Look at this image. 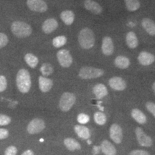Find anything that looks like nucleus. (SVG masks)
Masks as SVG:
<instances>
[{"label": "nucleus", "mask_w": 155, "mask_h": 155, "mask_svg": "<svg viewBox=\"0 0 155 155\" xmlns=\"http://www.w3.org/2000/svg\"><path fill=\"white\" fill-rule=\"evenodd\" d=\"M84 7L87 10L95 15H100L103 11L101 6L94 0H85Z\"/></svg>", "instance_id": "4468645a"}, {"label": "nucleus", "mask_w": 155, "mask_h": 155, "mask_svg": "<svg viewBox=\"0 0 155 155\" xmlns=\"http://www.w3.org/2000/svg\"><path fill=\"white\" fill-rule=\"evenodd\" d=\"M108 85L114 91H122L127 88V83L121 77H112L108 81Z\"/></svg>", "instance_id": "9b49d317"}, {"label": "nucleus", "mask_w": 155, "mask_h": 155, "mask_svg": "<svg viewBox=\"0 0 155 155\" xmlns=\"http://www.w3.org/2000/svg\"><path fill=\"white\" fill-rule=\"evenodd\" d=\"M135 134L139 144L144 147H150L152 146L153 141L150 136L145 134L141 127H137L135 129Z\"/></svg>", "instance_id": "423d86ee"}, {"label": "nucleus", "mask_w": 155, "mask_h": 155, "mask_svg": "<svg viewBox=\"0 0 155 155\" xmlns=\"http://www.w3.org/2000/svg\"><path fill=\"white\" fill-rule=\"evenodd\" d=\"M9 137V131L6 129L0 128V139H5Z\"/></svg>", "instance_id": "4c0bfd02"}, {"label": "nucleus", "mask_w": 155, "mask_h": 155, "mask_svg": "<svg viewBox=\"0 0 155 155\" xmlns=\"http://www.w3.org/2000/svg\"><path fill=\"white\" fill-rule=\"evenodd\" d=\"M11 118L5 114H0V126H7L11 123Z\"/></svg>", "instance_id": "2f4dec72"}, {"label": "nucleus", "mask_w": 155, "mask_h": 155, "mask_svg": "<svg viewBox=\"0 0 155 155\" xmlns=\"http://www.w3.org/2000/svg\"><path fill=\"white\" fill-rule=\"evenodd\" d=\"M101 147L99 146H94L93 148L92 154L94 155H98L100 153Z\"/></svg>", "instance_id": "58836bf2"}, {"label": "nucleus", "mask_w": 155, "mask_h": 155, "mask_svg": "<svg viewBox=\"0 0 155 155\" xmlns=\"http://www.w3.org/2000/svg\"><path fill=\"white\" fill-rule=\"evenodd\" d=\"M17 149L15 146H9L6 149L5 155H17Z\"/></svg>", "instance_id": "c9c22d12"}, {"label": "nucleus", "mask_w": 155, "mask_h": 155, "mask_svg": "<svg viewBox=\"0 0 155 155\" xmlns=\"http://www.w3.org/2000/svg\"><path fill=\"white\" fill-rule=\"evenodd\" d=\"M101 151L105 155H116L117 151L113 144H111L109 141L105 140L102 141L100 145Z\"/></svg>", "instance_id": "f3484780"}, {"label": "nucleus", "mask_w": 155, "mask_h": 155, "mask_svg": "<svg viewBox=\"0 0 155 155\" xmlns=\"http://www.w3.org/2000/svg\"><path fill=\"white\" fill-rule=\"evenodd\" d=\"M74 131L78 137L84 140H88L91 136L90 129L83 125H75L74 127Z\"/></svg>", "instance_id": "a211bd4d"}, {"label": "nucleus", "mask_w": 155, "mask_h": 155, "mask_svg": "<svg viewBox=\"0 0 155 155\" xmlns=\"http://www.w3.org/2000/svg\"><path fill=\"white\" fill-rule=\"evenodd\" d=\"M25 61L31 68H35L38 65L39 60L37 56L32 53H27L25 55Z\"/></svg>", "instance_id": "a878e982"}, {"label": "nucleus", "mask_w": 155, "mask_h": 155, "mask_svg": "<svg viewBox=\"0 0 155 155\" xmlns=\"http://www.w3.org/2000/svg\"><path fill=\"white\" fill-rule=\"evenodd\" d=\"M17 86L19 92L22 94H27L30 91L32 81L29 71L26 69H20L16 76Z\"/></svg>", "instance_id": "f257e3e1"}, {"label": "nucleus", "mask_w": 155, "mask_h": 155, "mask_svg": "<svg viewBox=\"0 0 155 155\" xmlns=\"http://www.w3.org/2000/svg\"><path fill=\"white\" fill-rule=\"evenodd\" d=\"M145 106H146L147 111L150 112L151 114H152V116L155 118V104L154 103L150 102V101L147 102L146 105Z\"/></svg>", "instance_id": "f704fd0d"}, {"label": "nucleus", "mask_w": 155, "mask_h": 155, "mask_svg": "<svg viewBox=\"0 0 155 155\" xmlns=\"http://www.w3.org/2000/svg\"><path fill=\"white\" fill-rule=\"evenodd\" d=\"M67 42L66 37L60 35L55 38L53 40V45L56 48H59L65 45Z\"/></svg>", "instance_id": "c85d7f7f"}, {"label": "nucleus", "mask_w": 155, "mask_h": 155, "mask_svg": "<svg viewBox=\"0 0 155 155\" xmlns=\"http://www.w3.org/2000/svg\"><path fill=\"white\" fill-rule=\"evenodd\" d=\"M94 121L96 122V124L100 125V126L104 125L106 123V121H107L106 116L103 113V112H101V111L96 112V113L94 114Z\"/></svg>", "instance_id": "cd10ccee"}, {"label": "nucleus", "mask_w": 155, "mask_h": 155, "mask_svg": "<svg viewBox=\"0 0 155 155\" xmlns=\"http://www.w3.org/2000/svg\"><path fill=\"white\" fill-rule=\"evenodd\" d=\"M78 40L81 47L83 49H91L95 45V35L94 31L88 28L82 29L78 36Z\"/></svg>", "instance_id": "f03ea898"}, {"label": "nucleus", "mask_w": 155, "mask_h": 155, "mask_svg": "<svg viewBox=\"0 0 155 155\" xmlns=\"http://www.w3.org/2000/svg\"><path fill=\"white\" fill-rule=\"evenodd\" d=\"M138 61L141 65L148 66L155 61V57L153 54L147 51H142L138 55Z\"/></svg>", "instance_id": "ddd939ff"}, {"label": "nucleus", "mask_w": 155, "mask_h": 155, "mask_svg": "<svg viewBox=\"0 0 155 155\" xmlns=\"http://www.w3.org/2000/svg\"><path fill=\"white\" fill-rule=\"evenodd\" d=\"M129 155H150V153L147 151L141 150H132L129 153Z\"/></svg>", "instance_id": "e433bc0d"}, {"label": "nucleus", "mask_w": 155, "mask_h": 155, "mask_svg": "<svg viewBox=\"0 0 155 155\" xmlns=\"http://www.w3.org/2000/svg\"><path fill=\"white\" fill-rule=\"evenodd\" d=\"M109 136L115 144H119L123 139V130L117 124H114L109 129Z\"/></svg>", "instance_id": "1a4fd4ad"}, {"label": "nucleus", "mask_w": 155, "mask_h": 155, "mask_svg": "<svg viewBox=\"0 0 155 155\" xmlns=\"http://www.w3.org/2000/svg\"><path fill=\"white\" fill-rule=\"evenodd\" d=\"M102 53L106 56L111 55L114 51V45L112 39L110 37H104L101 45Z\"/></svg>", "instance_id": "f8f14e48"}, {"label": "nucleus", "mask_w": 155, "mask_h": 155, "mask_svg": "<svg viewBox=\"0 0 155 155\" xmlns=\"http://www.w3.org/2000/svg\"><path fill=\"white\" fill-rule=\"evenodd\" d=\"M152 90L155 94V82L153 83V84H152Z\"/></svg>", "instance_id": "a19ab883"}, {"label": "nucleus", "mask_w": 155, "mask_h": 155, "mask_svg": "<svg viewBox=\"0 0 155 155\" xmlns=\"http://www.w3.org/2000/svg\"><path fill=\"white\" fill-rule=\"evenodd\" d=\"M126 42L128 47L131 49H134L137 48L139 45V40L137 35L134 32H129L126 35Z\"/></svg>", "instance_id": "4be33fe9"}, {"label": "nucleus", "mask_w": 155, "mask_h": 155, "mask_svg": "<svg viewBox=\"0 0 155 155\" xmlns=\"http://www.w3.org/2000/svg\"><path fill=\"white\" fill-rule=\"evenodd\" d=\"M8 37L6 35L5 33L0 32V48L5 47L8 44Z\"/></svg>", "instance_id": "473e14b6"}, {"label": "nucleus", "mask_w": 155, "mask_h": 155, "mask_svg": "<svg viewBox=\"0 0 155 155\" xmlns=\"http://www.w3.org/2000/svg\"><path fill=\"white\" fill-rule=\"evenodd\" d=\"M27 5L30 10L37 12H45L48 10V5L43 0H27Z\"/></svg>", "instance_id": "9d476101"}, {"label": "nucleus", "mask_w": 155, "mask_h": 155, "mask_svg": "<svg viewBox=\"0 0 155 155\" xmlns=\"http://www.w3.org/2000/svg\"><path fill=\"white\" fill-rule=\"evenodd\" d=\"M11 30L15 36L19 38L29 37L32 32L30 25L22 21L13 22L11 25Z\"/></svg>", "instance_id": "7ed1b4c3"}, {"label": "nucleus", "mask_w": 155, "mask_h": 155, "mask_svg": "<svg viewBox=\"0 0 155 155\" xmlns=\"http://www.w3.org/2000/svg\"><path fill=\"white\" fill-rule=\"evenodd\" d=\"M131 117L139 124H145L147 121V116L139 108H134L131 111Z\"/></svg>", "instance_id": "aec40b11"}, {"label": "nucleus", "mask_w": 155, "mask_h": 155, "mask_svg": "<svg viewBox=\"0 0 155 155\" xmlns=\"http://www.w3.org/2000/svg\"><path fill=\"white\" fill-rule=\"evenodd\" d=\"M61 20L66 25H71L75 20V14L71 10H64L61 13Z\"/></svg>", "instance_id": "b1692460"}, {"label": "nucleus", "mask_w": 155, "mask_h": 155, "mask_svg": "<svg viewBox=\"0 0 155 155\" xmlns=\"http://www.w3.org/2000/svg\"><path fill=\"white\" fill-rule=\"evenodd\" d=\"M114 65L119 69H127L130 65V61L127 57L119 55L114 60Z\"/></svg>", "instance_id": "5701e85b"}, {"label": "nucleus", "mask_w": 155, "mask_h": 155, "mask_svg": "<svg viewBox=\"0 0 155 155\" xmlns=\"http://www.w3.org/2000/svg\"><path fill=\"white\" fill-rule=\"evenodd\" d=\"M104 74V71L101 68L94 67L84 66L82 67L79 71L78 75L83 80H90L101 77Z\"/></svg>", "instance_id": "20e7f679"}, {"label": "nucleus", "mask_w": 155, "mask_h": 155, "mask_svg": "<svg viewBox=\"0 0 155 155\" xmlns=\"http://www.w3.org/2000/svg\"><path fill=\"white\" fill-rule=\"evenodd\" d=\"M58 63L63 68H69L73 63V57L68 50L63 49L57 53Z\"/></svg>", "instance_id": "0eeeda50"}, {"label": "nucleus", "mask_w": 155, "mask_h": 155, "mask_svg": "<svg viewBox=\"0 0 155 155\" xmlns=\"http://www.w3.org/2000/svg\"><path fill=\"white\" fill-rule=\"evenodd\" d=\"M76 101V97L72 93L65 92L62 95L59 101L60 109L63 112L69 111Z\"/></svg>", "instance_id": "39448f33"}, {"label": "nucleus", "mask_w": 155, "mask_h": 155, "mask_svg": "<svg viewBox=\"0 0 155 155\" xmlns=\"http://www.w3.org/2000/svg\"><path fill=\"white\" fill-rule=\"evenodd\" d=\"M7 87V81L5 76L0 75V92L5 91Z\"/></svg>", "instance_id": "72a5a7b5"}, {"label": "nucleus", "mask_w": 155, "mask_h": 155, "mask_svg": "<svg viewBox=\"0 0 155 155\" xmlns=\"http://www.w3.org/2000/svg\"><path fill=\"white\" fill-rule=\"evenodd\" d=\"M90 120V118L88 115L85 114H80L77 117V121L79 124H86L88 123Z\"/></svg>", "instance_id": "7c9ffc66"}, {"label": "nucleus", "mask_w": 155, "mask_h": 155, "mask_svg": "<svg viewBox=\"0 0 155 155\" xmlns=\"http://www.w3.org/2000/svg\"><path fill=\"white\" fill-rule=\"evenodd\" d=\"M40 71L44 75H49L53 72V68L50 64L45 63L42 65Z\"/></svg>", "instance_id": "c756f323"}, {"label": "nucleus", "mask_w": 155, "mask_h": 155, "mask_svg": "<svg viewBox=\"0 0 155 155\" xmlns=\"http://www.w3.org/2000/svg\"><path fill=\"white\" fill-rule=\"evenodd\" d=\"M39 88L42 93H47L51 90L53 86V82L51 79L45 76H40L38 78Z\"/></svg>", "instance_id": "dca6fc26"}, {"label": "nucleus", "mask_w": 155, "mask_h": 155, "mask_svg": "<svg viewBox=\"0 0 155 155\" xmlns=\"http://www.w3.org/2000/svg\"><path fill=\"white\" fill-rule=\"evenodd\" d=\"M93 92H94L96 98L98 99H101V98L107 96L108 94L106 86L102 83H98V84L95 85L93 88Z\"/></svg>", "instance_id": "6ab92c4d"}, {"label": "nucleus", "mask_w": 155, "mask_h": 155, "mask_svg": "<svg viewBox=\"0 0 155 155\" xmlns=\"http://www.w3.org/2000/svg\"><path fill=\"white\" fill-rule=\"evenodd\" d=\"M143 28L149 35L155 36V22L150 18H144L141 21Z\"/></svg>", "instance_id": "412c9836"}, {"label": "nucleus", "mask_w": 155, "mask_h": 155, "mask_svg": "<svg viewBox=\"0 0 155 155\" xmlns=\"http://www.w3.org/2000/svg\"><path fill=\"white\" fill-rule=\"evenodd\" d=\"M45 128V121L41 119H34L27 127V131L30 134H36L42 132Z\"/></svg>", "instance_id": "6e6552de"}, {"label": "nucleus", "mask_w": 155, "mask_h": 155, "mask_svg": "<svg viewBox=\"0 0 155 155\" xmlns=\"http://www.w3.org/2000/svg\"><path fill=\"white\" fill-rule=\"evenodd\" d=\"M58 27V22L55 19L49 18L46 19L42 25V30L45 34H50Z\"/></svg>", "instance_id": "2eb2a0df"}, {"label": "nucleus", "mask_w": 155, "mask_h": 155, "mask_svg": "<svg viewBox=\"0 0 155 155\" xmlns=\"http://www.w3.org/2000/svg\"><path fill=\"white\" fill-rule=\"evenodd\" d=\"M22 155H35V154L32 150H26L25 152H23Z\"/></svg>", "instance_id": "ea45409f"}, {"label": "nucleus", "mask_w": 155, "mask_h": 155, "mask_svg": "<svg viewBox=\"0 0 155 155\" xmlns=\"http://www.w3.org/2000/svg\"><path fill=\"white\" fill-rule=\"evenodd\" d=\"M64 144L69 151L73 152V151L80 150L81 146L78 141L73 138H66L64 139Z\"/></svg>", "instance_id": "393cba45"}, {"label": "nucleus", "mask_w": 155, "mask_h": 155, "mask_svg": "<svg viewBox=\"0 0 155 155\" xmlns=\"http://www.w3.org/2000/svg\"><path fill=\"white\" fill-rule=\"evenodd\" d=\"M127 9L130 12L137 11L140 8V2L139 0H124Z\"/></svg>", "instance_id": "bb28decb"}]
</instances>
